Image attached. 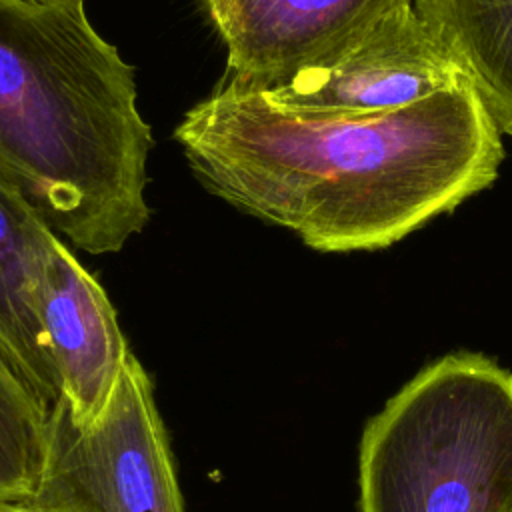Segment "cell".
<instances>
[{"label": "cell", "mask_w": 512, "mask_h": 512, "mask_svg": "<svg viewBox=\"0 0 512 512\" xmlns=\"http://www.w3.org/2000/svg\"><path fill=\"white\" fill-rule=\"evenodd\" d=\"M410 0H200L226 48V78L266 90Z\"/></svg>", "instance_id": "cell-6"}, {"label": "cell", "mask_w": 512, "mask_h": 512, "mask_svg": "<svg viewBox=\"0 0 512 512\" xmlns=\"http://www.w3.org/2000/svg\"><path fill=\"white\" fill-rule=\"evenodd\" d=\"M64 242L34 206L0 176V350L50 406L58 386L38 320L40 288Z\"/></svg>", "instance_id": "cell-8"}, {"label": "cell", "mask_w": 512, "mask_h": 512, "mask_svg": "<svg viewBox=\"0 0 512 512\" xmlns=\"http://www.w3.org/2000/svg\"><path fill=\"white\" fill-rule=\"evenodd\" d=\"M360 512H512V372L478 352L424 366L368 420Z\"/></svg>", "instance_id": "cell-3"}, {"label": "cell", "mask_w": 512, "mask_h": 512, "mask_svg": "<svg viewBox=\"0 0 512 512\" xmlns=\"http://www.w3.org/2000/svg\"><path fill=\"white\" fill-rule=\"evenodd\" d=\"M38 320L58 386L56 402L84 430L106 410L132 350L106 290L64 242L42 282Z\"/></svg>", "instance_id": "cell-7"}, {"label": "cell", "mask_w": 512, "mask_h": 512, "mask_svg": "<svg viewBox=\"0 0 512 512\" xmlns=\"http://www.w3.org/2000/svg\"><path fill=\"white\" fill-rule=\"evenodd\" d=\"M0 512H36L26 500L22 502H0Z\"/></svg>", "instance_id": "cell-11"}, {"label": "cell", "mask_w": 512, "mask_h": 512, "mask_svg": "<svg viewBox=\"0 0 512 512\" xmlns=\"http://www.w3.org/2000/svg\"><path fill=\"white\" fill-rule=\"evenodd\" d=\"M134 68L84 2L0 0V176L88 254L120 252L150 218L152 130Z\"/></svg>", "instance_id": "cell-2"}, {"label": "cell", "mask_w": 512, "mask_h": 512, "mask_svg": "<svg viewBox=\"0 0 512 512\" xmlns=\"http://www.w3.org/2000/svg\"><path fill=\"white\" fill-rule=\"evenodd\" d=\"M52 406L0 350V502L28 500L38 484Z\"/></svg>", "instance_id": "cell-10"}, {"label": "cell", "mask_w": 512, "mask_h": 512, "mask_svg": "<svg viewBox=\"0 0 512 512\" xmlns=\"http://www.w3.org/2000/svg\"><path fill=\"white\" fill-rule=\"evenodd\" d=\"M28 4H66V2H84V0H22Z\"/></svg>", "instance_id": "cell-12"}, {"label": "cell", "mask_w": 512, "mask_h": 512, "mask_svg": "<svg viewBox=\"0 0 512 512\" xmlns=\"http://www.w3.org/2000/svg\"><path fill=\"white\" fill-rule=\"evenodd\" d=\"M500 134L512 136V0H412Z\"/></svg>", "instance_id": "cell-9"}, {"label": "cell", "mask_w": 512, "mask_h": 512, "mask_svg": "<svg viewBox=\"0 0 512 512\" xmlns=\"http://www.w3.org/2000/svg\"><path fill=\"white\" fill-rule=\"evenodd\" d=\"M462 82L466 76L410 0L340 50L260 92L288 112L370 116L412 106Z\"/></svg>", "instance_id": "cell-5"}, {"label": "cell", "mask_w": 512, "mask_h": 512, "mask_svg": "<svg viewBox=\"0 0 512 512\" xmlns=\"http://www.w3.org/2000/svg\"><path fill=\"white\" fill-rule=\"evenodd\" d=\"M206 190L320 252L380 250L492 186L502 136L470 82L370 114H300L222 78L174 130Z\"/></svg>", "instance_id": "cell-1"}, {"label": "cell", "mask_w": 512, "mask_h": 512, "mask_svg": "<svg viewBox=\"0 0 512 512\" xmlns=\"http://www.w3.org/2000/svg\"><path fill=\"white\" fill-rule=\"evenodd\" d=\"M36 512H186L154 382L132 352L118 386L88 428L54 402Z\"/></svg>", "instance_id": "cell-4"}]
</instances>
